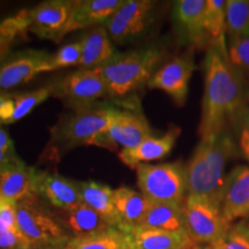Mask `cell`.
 I'll list each match as a JSON object with an SVG mask.
<instances>
[{
    "label": "cell",
    "mask_w": 249,
    "mask_h": 249,
    "mask_svg": "<svg viewBox=\"0 0 249 249\" xmlns=\"http://www.w3.org/2000/svg\"><path fill=\"white\" fill-rule=\"evenodd\" d=\"M203 67L204 93L198 133L201 139H210L225 130L227 123L246 107L248 90L244 75L217 49L207 50Z\"/></svg>",
    "instance_id": "obj_1"
},
{
    "label": "cell",
    "mask_w": 249,
    "mask_h": 249,
    "mask_svg": "<svg viewBox=\"0 0 249 249\" xmlns=\"http://www.w3.org/2000/svg\"><path fill=\"white\" fill-rule=\"evenodd\" d=\"M238 155L235 140L227 129L213 138L201 139L186 166L187 194L202 196L222 205L226 163Z\"/></svg>",
    "instance_id": "obj_2"
},
{
    "label": "cell",
    "mask_w": 249,
    "mask_h": 249,
    "mask_svg": "<svg viewBox=\"0 0 249 249\" xmlns=\"http://www.w3.org/2000/svg\"><path fill=\"white\" fill-rule=\"evenodd\" d=\"M161 57L163 52L156 46L116 52L107 64L98 68L107 83L108 96L126 99L148 86Z\"/></svg>",
    "instance_id": "obj_3"
},
{
    "label": "cell",
    "mask_w": 249,
    "mask_h": 249,
    "mask_svg": "<svg viewBox=\"0 0 249 249\" xmlns=\"http://www.w3.org/2000/svg\"><path fill=\"white\" fill-rule=\"evenodd\" d=\"M17 225L29 249H65L73 236L59 214L46 207L39 196L15 205Z\"/></svg>",
    "instance_id": "obj_4"
},
{
    "label": "cell",
    "mask_w": 249,
    "mask_h": 249,
    "mask_svg": "<svg viewBox=\"0 0 249 249\" xmlns=\"http://www.w3.org/2000/svg\"><path fill=\"white\" fill-rule=\"evenodd\" d=\"M110 123L108 107L76 111L64 117L51 129L50 147L54 152H64L81 145H96Z\"/></svg>",
    "instance_id": "obj_5"
},
{
    "label": "cell",
    "mask_w": 249,
    "mask_h": 249,
    "mask_svg": "<svg viewBox=\"0 0 249 249\" xmlns=\"http://www.w3.org/2000/svg\"><path fill=\"white\" fill-rule=\"evenodd\" d=\"M135 171L140 192L151 203H183L187 196V172L180 161L140 164Z\"/></svg>",
    "instance_id": "obj_6"
},
{
    "label": "cell",
    "mask_w": 249,
    "mask_h": 249,
    "mask_svg": "<svg viewBox=\"0 0 249 249\" xmlns=\"http://www.w3.org/2000/svg\"><path fill=\"white\" fill-rule=\"evenodd\" d=\"M182 213L186 233L198 246L214 244L231 229L223 216L222 205L202 196L187 194Z\"/></svg>",
    "instance_id": "obj_7"
},
{
    "label": "cell",
    "mask_w": 249,
    "mask_h": 249,
    "mask_svg": "<svg viewBox=\"0 0 249 249\" xmlns=\"http://www.w3.org/2000/svg\"><path fill=\"white\" fill-rule=\"evenodd\" d=\"M110 123L102 134L96 145L116 150L118 145L123 149H134L152 136V129L141 112L119 110L108 107Z\"/></svg>",
    "instance_id": "obj_8"
},
{
    "label": "cell",
    "mask_w": 249,
    "mask_h": 249,
    "mask_svg": "<svg viewBox=\"0 0 249 249\" xmlns=\"http://www.w3.org/2000/svg\"><path fill=\"white\" fill-rule=\"evenodd\" d=\"M154 7L150 0H124L104 24L111 40L123 45L144 35L154 21Z\"/></svg>",
    "instance_id": "obj_9"
},
{
    "label": "cell",
    "mask_w": 249,
    "mask_h": 249,
    "mask_svg": "<svg viewBox=\"0 0 249 249\" xmlns=\"http://www.w3.org/2000/svg\"><path fill=\"white\" fill-rule=\"evenodd\" d=\"M51 89L76 111L91 108L98 99L108 96L107 87L99 70H80L65 76L58 86Z\"/></svg>",
    "instance_id": "obj_10"
},
{
    "label": "cell",
    "mask_w": 249,
    "mask_h": 249,
    "mask_svg": "<svg viewBox=\"0 0 249 249\" xmlns=\"http://www.w3.org/2000/svg\"><path fill=\"white\" fill-rule=\"evenodd\" d=\"M53 54L40 50L9 53L0 61V93L29 82L40 73L51 71Z\"/></svg>",
    "instance_id": "obj_11"
},
{
    "label": "cell",
    "mask_w": 249,
    "mask_h": 249,
    "mask_svg": "<svg viewBox=\"0 0 249 249\" xmlns=\"http://www.w3.org/2000/svg\"><path fill=\"white\" fill-rule=\"evenodd\" d=\"M77 1L73 0H49L35 8L28 9V31L39 38L59 43L64 38L65 30Z\"/></svg>",
    "instance_id": "obj_12"
},
{
    "label": "cell",
    "mask_w": 249,
    "mask_h": 249,
    "mask_svg": "<svg viewBox=\"0 0 249 249\" xmlns=\"http://www.w3.org/2000/svg\"><path fill=\"white\" fill-rule=\"evenodd\" d=\"M46 172L23 163L0 169V201L17 205L18 202L38 196L40 182Z\"/></svg>",
    "instance_id": "obj_13"
},
{
    "label": "cell",
    "mask_w": 249,
    "mask_h": 249,
    "mask_svg": "<svg viewBox=\"0 0 249 249\" xmlns=\"http://www.w3.org/2000/svg\"><path fill=\"white\" fill-rule=\"evenodd\" d=\"M205 0H178L173 2L172 20L179 43L196 49H207L204 31Z\"/></svg>",
    "instance_id": "obj_14"
},
{
    "label": "cell",
    "mask_w": 249,
    "mask_h": 249,
    "mask_svg": "<svg viewBox=\"0 0 249 249\" xmlns=\"http://www.w3.org/2000/svg\"><path fill=\"white\" fill-rule=\"evenodd\" d=\"M195 71L191 55H180L160 67L148 82V88L161 90L179 107H183L188 96L189 81Z\"/></svg>",
    "instance_id": "obj_15"
},
{
    "label": "cell",
    "mask_w": 249,
    "mask_h": 249,
    "mask_svg": "<svg viewBox=\"0 0 249 249\" xmlns=\"http://www.w3.org/2000/svg\"><path fill=\"white\" fill-rule=\"evenodd\" d=\"M222 213L229 224L249 218V166L239 165L225 177Z\"/></svg>",
    "instance_id": "obj_16"
},
{
    "label": "cell",
    "mask_w": 249,
    "mask_h": 249,
    "mask_svg": "<svg viewBox=\"0 0 249 249\" xmlns=\"http://www.w3.org/2000/svg\"><path fill=\"white\" fill-rule=\"evenodd\" d=\"M180 134L178 127H171L161 136H150L144 140L139 147L134 149H123L119 152V158L124 164L135 170L140 164H148V161L164 158L172 151L177 139Z\"/></svg>",
    "instance_id": "obj_17"
},
{
    "label": "cell",
    "mask_w": 249,
    "mask_h": 249,
    "mask_svg": "<svg viewBox=\"0 0 249 249\" xmlns=\"http://www.w3.org/2000/svg\"><path fill=\"white\" fill-rule=\"evenodd\" d=\"M38 196L40 200L60 211H71L83 203L77 181L45 173L40 182Z\"/></svg>",
    "instance_id": "obj_18"
},
{
    "label": "cell",
    "mask_w": 249,
    "mask_h": 249,
    "mask_svg": "<svg viewBox=\"0 0 249 249\" xmlns=\"http://www.w3.org/2000/svg\"><path fill=\"white\" fill-rule=\"evenodd\" d=\"M127 234L130 249H191L196 246L186 232L134 227Z\"/></svg>",
    "instance_id": "obj_19"
},
{
    "label": "cell",
    "mask_w": 249,
    "mask_h": 249,
    "mask_svg": "<svg viewBox=\"0 0 249 249\" xmlns=\"http://www.w3.org/2000/svg\"><path fill=\"white\" fill-rule=\"evenodd\" d=\"M83 203L95 210L111 227L120 230L121 219L114 205V189L96 181H77Z\"/></svg>",
    "instance_id": "obj_20"
},
{
    "label": "cell",
    "mask_w": 249,
    "mask_h": 249,
    "mask_svg": "<svg viewBox=\"0 0 249 249\" xmlns=\"http://www.w3.org/2000/svg\"><path fill=\"white\" fill-rule=\"evenodd\" d=\"M124 0H82L77 1L71 15L65 36L67 34L97 23H105Z\"/></svg>",
    "instance_id": "obj_21"
},
{
    "label": "cell",
    "mask_w": 249,
    "mask_h": 249,
    "mask_svg": "<svg viewBox=\"0 0 249 249\" xmlns=\"http://www.w3.org/2000/svg\"><path fill=\"white\" fill-rule=\"evenodd\" d=\"M114 205L121 219L120 231L127 233L139 226L151 202L141 192L123 186L114 189Z\"/></svg>",
    "instance_id": "obj_22"
},
{
    "label": "cell",
    "mask_w": 249,
    "mask_h": 249,
    "mask_svg": "<svg viewBox=\"0 0 249 249\" xmlns=\"http://www.w3.org/2000/svg\"><path fill=\"white\" fill-rule=\"evenodd\" d=\"M82 58L79 67L81 70H98L116 53L111 38L105 27H98L86 34L82 40Z\"/></svg>",
    "instance_id": "obj_23"
},
{
    "label": "cell",
    "mask_w": 249,
    "mask_h": 249,
    "mask_svg": "<svg viewBox=\"0 0 249 249\" xmlns=\"http://www.w3.org/2000/svg\"><path fill=\"white\" fill-rule=\"evenodd\" d=\"M204 31L208 49H217L227 57L225 0H205Z\"/></svg>",
    "instance_id": "obj_24"
},
{
    "label": "cell",
    "mask_w": 249,
    "mask_h": 249,
    "mask_svg": "<svg viewBox=\"0 0 249 249\" xmlns=\"http://www.w3.org/2000/svg\"><path fill=\"white\" fill-rule=\"evenodd\" d=\"M138 227L169 232H186L182 204L151 203Z\"/></svg>",
    "instance_id": "obj_25"
},
{
    "label": "cell",
    "mask_w": 249,
    "mask_h": 249,
    "mask_svg": "<svg viewBox=\"0 0 249 249\" xmlns=\"http://www.w3.org/2000/svg\"><path fill=\"white\" fill-rule=\"evenodd\" d=\"M59 216L71 236L91 234V233L104 231L111 227L95 210H92L86 203H82L71 211H62V214H59Z\"/></svg>",
    "instance_id": "obj_26"
},
{
    "label": "cell",
    "mask_w": 249,
    "mask_h": 249,
    "mask_svg": "<svg viewBox=\"0 0 249 249\" xmlns=\"http://www.w3.org/2000/svg\"><path fill=\"white\" fill-rule=\"evenodd\" d=\"M65 249H130V242L127 233L110 227L91 234L73 236Z\"/></svg>",
    "instance_id": "obj_27"
},
{
    "label": "cell",
    "mask_w": 249,
    "mask_h": 249,
    "mask_svg": "<svg viewBox=\"0 0 249 249\" xmlns=\"http://www.w3.org/2000/svg\"><path fill=\"white\" fill-rule=\"evenodd\" d=\"M249 35V1L227 0L226 1V36L240 38Z\"/></svg>",
    "instance_id": "obj_28"
},
{
    "label": "cell",
    "mask_w": 249,
    "mask_h": 249,
    "mask_svg": "<svg viewBox=\"0 0 249 249\" xmlns=\"http://www.w3.org/2000/svg\"><path fill=\"white\" fill-rule=\"evenodd\" d=\"M51 95V89L50 88H39L33 91L15 93L13 95L15 108L12 124L17 123L20 119H22L36 107H38L40 103L46 101Z\"/></svg>",
    "instance_id": "obj_29"
},
{
    "label": "cell",
    "mask_w": 249,
    "mask_h": 249,
    "mask_svg": "<svg viewBox=\"0 0 249 249\" xmlns=\"http://www.w3.org/2000/svg\"><path fill=\"white\" fill-rule=\"evenodd\" d=\"M227 57L232 66L242 75H249V35L227 39Z\"/></svg>",
    "instance_id": "obj_30"
},
{
    "label": "cell",
    "mask_w": 249,
    "mask_h": 249,
    "mask_svg": "<svg viewBox=\"0 0 249 249\" xmlns=\"http://www.w3.org/2000/svg\"><path fill=\"white\" fill-rule=\"evenodd\" d=\"M239 154H241L249 161V107H246L239 112L231 121Z\"/></svg>",
    "instance_id": "obj_31"
},
{
    "label": "cell",
    "mask_w": 249,
    "mask_h": 249,
    "mask_svg": "<svg viewBox=\"0 0 249 249\" xmlns=\"http://www.w3.org/2000/svg\"><path fill=\"white\" fill-rule=\"evenodd\" d=\"M82 58V44L81 42L71 43L58 50L52 58V70L79 66Z\"/></svg>",
    "instance_id": "obj_32"
},
{
    "label": "cell",
    "mask_w": 249,
    "mask_h": 249,
    "mask_svg": "<svg viewBox=\"0 0 249 249\" xmlns=\"http://www.w3.org/2000/svg\"><path fill=\"white\" fill-rule=\"evenodd\" d=\"M213 249H249V238L238 226H231L224 238L211 245Z\"/></svg>",
    "instance_id": "obj_33"
},
{
    "label": "cell",
    "mask_w": 249,
    "mask_h": 249,
    "mask_svg": "<svg viewBox=\"0 0 249 249\" xmlns=\"http://www.w3.org/2000/svg\"><path fill=\"white\" fill-rule=\"evenodd\" d=\"M15 108L13 95L0 93V126L12 124Z\"/></svg>",
    "instance_id": "obj_34"
},
{
    "label": "cell",
    "mask_w": 249,
    "mask_h": 249,
    "mask_svg": "<svg viewBox=\"0 0 249 249\" xmlns=\"http://www.w3.org/2000/svg\"><path fill=\"white\" fill-rule=\"evenodd\" d=\"M23 160H20V157L17 155V152H8L0 149V169L12 164H21Z\"/></svg>",
    "instance_id": "obj_35"
},
{
    "label": "cell",
    "mask_w": 249,
    "mask_h": 249,
    "mask_svg": "<svg viewBox=\"0 0 249 249\" xmlns=\"http://www.w3.org/2000/svg\"><path fill=\"white\" fill-rule=\"evenodd\" d=\"M0 149L8 152H15L14 143L12 141L11 136L4 128H1V126H0Z\"/></svg>",
    "instance_id": "obj_36"
},
{
    "label": "cell",
    "mask_w": 249,
    "mask_h": 249,
    "mask_svg": "<svg viewBox=\"0 0 249 249\" xmlns=\"http://www.w3.org/2000/svg\"><path fill=\"white\" fill-rule=\"evenodd\" d=\"M236 226H238L239 229H240L241 231L244 232L245 234L249 238V220H247V219L242 220V222L236 224Z\"/></svg>",
    "instance_id": "obj_37"
},
{
    "label": "cell",
    "mask_w": 249,
    "mask_h": 249,
    "mask_svg": "<svg viewBox=\"0 0 249 249\" xmlns=\"http://www.w3.org/2000/svg\"><path fill=\"white\" fill-rule=\"evenodd\" d=\"M196 249H213V247L211 245H204V246H197Z\"/></svg>",
    "instance_id": "obj_38"
},
{
    "label": "cell",
    "mask_w": 249,
    "mask_h": 249,
    "mask_svg": "<svg viewBox=\"0 0 249 249\" xmlns=\"http://www.w3.org/2000/svg\"><path fill=\"white\" fill-rule=\"evenodd\" d=\"M247 97L249 98V90H248V92H247Z\"/></svg>",
    "instance_id": "obj_39"
}]
</instances>
